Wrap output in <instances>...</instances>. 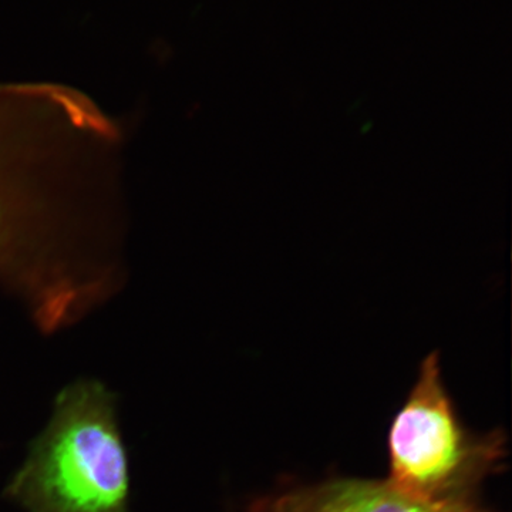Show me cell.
<instances>
[{"label":"cell","instance_id":"cell-1","mask_svg":"<svg viewBox=\"0 0 512 512\" xmlns=\"http://www.w3.org/2000/svg\"><path fill=\"white\" fill-rule=\"evenodd\" d=\"M8 493L29 512H126V451L103 384L83 380L60 394Z\"/></svg>","mask_w":512,"mask_h":512},{"label":"cell","instance_id":"cell-2","mask_svg":"<svg viewBox=\"0 0 512 512\" xmlns=\"http://www.w3.org/2000/svg\"><path fill=\"white\" fill-rule=\"evenodd\" d=\"M505 458L503 431L468 429L448 393L439 355L426 357L390 424L387 481L423 500L473 501Z\"/></svg>","mask_w":512,"mask_h":512},{"label":"cell","instance_id":"cell-3","mask_svg":"<svg viewBox=\"0 0 512 512\" xmlns=\"http://www.w3.org/2000/svg\"><path fill=\"white\" fill-rule=\"evenodd\" d=\"M249 512H498L473 501H429L403 493L387 480L330 478L258 498Z\"/></svg>","mask_w":512,"mask_h":512}]
</instances>
